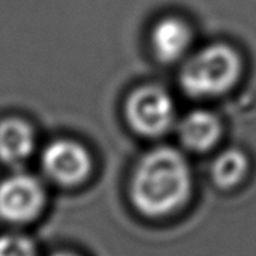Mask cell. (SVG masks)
<instances>
[{
  "mask_svg": "<svg viewBox=\"0 0 256 256\" xmlns=\"http://www.w3.org/2000/svg\"><path fill=\"white\" fill-rule=\"evenodd\" d=\"M247 169H248V162L246 156L241 151L229 150L214 162L211 175L218 187L230 188L244 178Z\"/></svg>",
  "mask_w": 256,
  "mask_h": 256,
  "instance_id": "cell-9",
  "label": "cell"
},
{
  "mask_svg": "<svg viewBox=\"0 0 256 256\" xmlns=\"http://www.w3.org/2000/svg\"><path fill=\"white\" fill-rule=\"evenodd\" d=\"M32 128L20 119H6L0 124V160L16 166L23 163L34 151Z\"/></svg>",
  "mask_w": 256,
  "mask_h": 256,
  "instance_id": "cell-7",
  "label": "cell"
},
{
  "mask_svg": "<svg viewBox=\"0 0 256 256\" xmlns=\"http://www.w3.org/2000/svg\"><path fill=\"white\" fill-rule=\"evenodd\" d=\"M126 119L144 136H160L169 130L175 110L168 92L157 86H145L134 90L125 106Z\"/></svg>",
  "mask_w": 256,
  "mask_h": 256,
  "instance_id": "cell-3",
  "label": "cell"
},
{
  "mask_svg": "<svg viewBox=\"0 0 256 256\" xmlns=\"http://www.w3.org/2000/svg\"><path fill=\"white\" fill-rule=\"evenodd\" d=\"M190 190L192 175L186 158L172 148H157L136 166L130 196L142 214L162 217L178 210Z\"/></svg>",
  "mask_w": 256,
  "mask_h": 256,
  "instance_id": "cell-1",
  "label": "cell"
},
{
  "mask_svg": "<svg viewBox=\"0 0 256 256\" xmlns=\"http://www.w3.org/2000/svg\"><path fill=\"white\" fill-rule=\"evenodd\" d=\"M53 256H76V254L68 253V252H60V253H56V254H53Z\"/></svg>",
  "mask_w": 256,
  "mask_h": 256,
  "instance_id": "cell-11",
  "label": "cell"
},
{
  "mask_svg": "<svg viewBox=\"0 0 256 256\" xmlns=\"http://www.w3.org/2000/svg\"><path fill=\"white\" fill-rule=\"evenodd\" d=\"M35 244L20 234H5L0 236V256H35Z\"/></svg>",
  "mask_w": 256,
  "mask_h": 256,
  "instance_id": "cell-10",
  "label": "cell"
},
{
  "mask_svg": "<svg viewBox=\"0 0 256 256\" xmlns=\"http://www.w3.org/2000/svg\"><path fill=\"white\" fill-rule=\"evenodd\" d=\"M46 204L41 182L28 174H17L0 182V217L12 223L34 220Z\"/></svg>",
  "mask_w": 256,
  "mask_h": 256,
  "instance_id": "cell-4",
  "label": "cell"
},
{
  "mask_svg": "<svg viewBox=\"0 0 256 256\" xmlns=\"http://www.w3.org/2000/svg\"><path fill=\"white\" fill-rule=\"evenodd\" d=\"M42 168L46 174L62 186H77L90 172L92 162L88 151L72 140L52 142L42 152Z\"/></svg>",
  "mask_w": 256,
  "mask_h": 256,
  "instance_id": "cell-5",
  "label": "cell"
},
{
  "mask_svg": "<svg viewBox=\"0 0 256 256\" xmlns=\"http://www.w3.org/2000/svg\"><path fill=\"white\" fill-rule=\"evenodd\" d=\"M180 136L188 150L202 152L217 144L220 136V124L212 113L196 110L182 119Z\"/></svg>",
  "mask_w": 256,
  "mask_h": 256,
  "instance_id": "cell-8",
  "label": "cell"
},
{
  "mask_svg": "<svg viewBox=\"0 0 256 256\" xmlns=\"http://www.w3.org/2000/svg\"><path fill=\"white\" fill-rule=\"evenodd\" d=\"M192 41L190 28L176 17L160 20L151 34V44L162 62H175L184 56Z\"/></svg>",
  "mask_w": 256,
  "mask_h": 256,
  "instance_id": "cell-6",
  "label": "cell"
},
{
  "mask_svg": "<svg viewBox=\"0 0 256 256\" xmlns=\"http://www.w3.org/2000/svg\"><path fill=\"white\" fill-rule=\"evenodd\" d=\"M241 59L224 44L210 46L196 53L181 71L184 90L198 98L217 96L228 92L240 78Z\"/></svg>",
  "mask_w": 256,
  "mask_h": 256,
  "instance_id": "cell-2",
  "label": "cell"
}]
</instances>
